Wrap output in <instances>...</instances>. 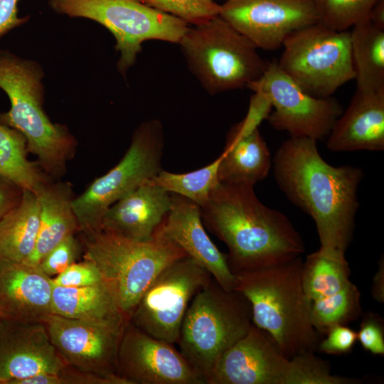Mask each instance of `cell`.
I'll use <instances>...</instances> for the list:
<instances>
[{"mask_svg":"<svg viewBox=\"0 0 384 384\" xmlns=\"http://www.w3.org/2000/svg\"><path fill=\"white\" fill-rule=\"evenodd\" d=\"M178 44L190 71L210 95L247 87L267 64L257 47L219 16L188 26Z\"/></svg>","mask_w":384,"mask_h":384,"instance_id":"cell-7","label":"cell"},{"mask_svg":"<svg viewBox=\"0 0 384 384\" xmlns=\"http://www.w3.org/2000/svg\"><path fill=\"white\" fill-rule=\"evenodd\" d=\"M220 156L218 176L222 183L254 186L268 176L272 165L270 149L258 127L242 121L227 134Z\"/></svg>","mask_w":384,"mask_h":384,"instance_id":"cell-22","label":"cell"},{"mask_svg":"<svg viewBox=\"0 0 384 384\" xmlns=\"http://www.w3.org/2000/svg\"><path fill=\"white\" fill-rule=\"evenodd\" d=\"M318 23L336 31H347L368 19L377 0H311Z\"/></svg>","mask_w":384,"mask_h":384,"instance_id":"cell-31","label":"cell"},{"mask_svg":"<svg viewBox=\"0 0 384 384\" xmlns=\"http://www.w3.org/2000/svg\"><path fill=\"white\" fill-rule=\"evenodd\" d=\"M171 203L170 193L146 182L107 210L101 229L134 240H149L169 212Z\"/></svg>","mask_w":384,"mask_h":384,"instance_id":"cell-21","label":"cell"},{"mask_svg":"<svg viewBox=\"0 0 384 384\" xmlns=\"http://www.w3.org/2000/svg\"><path fill=\"white\" fill-rule=\"evenodd\" d=\"M301 256L235 276V290L249 301L252 323L265 331L287 358L314 352L319 334L311 320V300L302 279Z\"/></svg>","mask_w":384,"mask_h":384,"instance_id":"cell-3","label":"cell"},{"mask_svg":"<svg viewBox=\"0 0 384 384\" xmlns=\"http://www.w3.org/2000/svg\"><path fill=\"white\" fill-rule=\"evenodd\" d=\"M384 261L383 257L379 262V268L373 278L372 294L379 302H384Z\"/></svg>","mask_w":384,"mask_h":384,"instance_id":"cell-41","label":"cell"},{"mask_svg":"<svg viewBox=\"0 0 384 384\" xmlns=\"http://www.w3.org/2000/svg\"><path fill=\"white\" fill-rule=\"evenodd\" d=\"M334 152L384 149V90H357L326 137Z\"/></svg>","mask_w":384,"mask_h":384,"instance_id":"cell-20","label":"cell"},{"mask_svg":"<svg viewBox=\"0 0 384 384\" xmlns=\"http://www.w3.org/2000/svg\"><path fill=\"white\" fill-rule=\"evenodd\" d=\"M349 276L345 252L334 249L320 247L303 261L302 284L311 302L342 289L350 281Z\"/></svg>","mask_w":384,"mask_h":384,"instance_id":"cell-27","label":"cell"},{"mask_svg":"<svg viewBox=\"0 0 384 384\" xmlns=\"http://www.w3.org/2000/svg\"><path fill=\"white\" fill-rule=\"evenodd\" d=\"M282 47L278 65L313 97H331L355 78L350 31H336L317 22L290 33Z\"/></svg>","mask_w":384,"mask_h":384,"instance_id":"cell-10","label":"cell"},{"mask_svg":"<svg viewBox=\"0 0 384 384\" xmlns=\"http://www.w3.org/2000/svg\"><path fill=\"white\" fill-rule=\"evenodd\" d=\"M52 314L100 322L129 321L105 282L82 287L53 285Z\"/></svg>","mask_w":384,"mask_h":384,"instance_id":"cell-24","label":"cell"},{"mask_svg":"<svg viewBox=\"0 0 384 384\" xmlns=\"http://www.w3.org/2000/svg\"><path fill=\"white\" fill-rule=\"evenodd\" d=\"M56 14L84 18L105 27L114 36L119 53L117 64L124 76L135 63L144 42L178 43L189 24L138 0H48Z\"/></svg>","mask_w":384,"mask_h":384,"instance_id":"cell-8","label":"cell"},{"mask_svg":"<svg viewBox=\"0 0 384 384\" xmlns=\"http://www.w3.org/2000/svg\"><path fill=\"white\" fill-rule=\"evenodd\" d=\"M39 221L36 193L23 190L18 203L0 220V258L26 262L35 247Z\"/></svg>","mask_w":384,"mask_h":384,"instance_id":"cell-25","label":"cell"},{"mask_svg":"<svg viewBox=\"0 0 384 384\" xmlns=\"http://www.w3.org/2000/svg\"><path fill=\"white\" fill-rule=\"evenodd\" d=\"M350 38L357 90H384V31L367 19L353 26Z\"/></svg>","mask_w":384,"mask_h":384,"instance_id":"cell-26","label":"cell"},{"mask_svg":"<svg viewBox=\"0 0 384 384\" xmlns=\"http://www.w3.org/2000/svg\"><path fill=\"white\" fill-rule=\"evenodd\" d=\"M316 143L302 137L283 142L272 159L274 176L289 201L314 221L321 247L346 252L353 238L364 174L351 165H331Z\"/></svg>","mask_w":384,"mask_h":384,"instance_id":"cell-1","label":"cell"},{"mask_svg":"<svg viewBox=\"0 0 384 384\" xmlns=\"http://www.w3.org/2000/svg\"><path fill=\"white\" fill-rule=\"evenodd\" d=\"M53 288L39 265L0 258V319L44 323L52 314Z\"/></svg>","mask_w":384,"mask_h":384,"instance_id":"cell-19","label":"cell"},{"mask_svg":"<svg viewBox=\"0 0 384 384\" xmlns=\"http://www.w3.org/2000/svg\"><path fill=\"white\" fill-rule=\"evenodd\" d=\"M16 384H130L120 375L105 376L82 371L68 365L57 373L42 374Z\"/></svg>","mask_w":384,"mask_h":384,"instance_id":"cell-34","label":"cell"},{"mask_svg":"<svg viewBox=\"0 0 384 384\" xmlns=\"http://www.w3.org/2000/svg\"><path fill=\"white\" fill-rule=\"evenodd\" d=\"M218 16L267 50L282 47L290 33L318 22L311 0H226Z\"/></svg>","mask_w":384,"mask_h":384,"instance_id":"cell-14","label":"cell"},{"mask_svg":"<svg viewBox=\"0 0 384 384\" xmlns=\"http://www.w3.org/2000/svg\"><path fill=\"white\" fill-rule=\"evenodd\" d=\"M357 341V333L346 325L331 328L326 337L319 342L317 348L327 354H343L349 352Z\"/></svg>","mask_w":384,"mask_h":384,"instance_id":"cell-38","label":"cell"},{"mask_svg":"<svg viewBox=\"0 0 384 384\" xmlns=\"http://www.w3.org/2000/svg\"><path fill=\"white\" fill-rule=\"evenodd\" d=\"M26 140L18 130L0 123V176L35 192L49 179L37 163L28 159Z\"/></svg>","mask_w":384,"mask_h":384,"instance_id":"cell-28","label":"cell"},{"mask_svg":"<svg viewBox=\"0 0 384 384\" xmlns=\"http://www.w3.org/2000/svg\"><path fill=\"white\" fill-rule=\"evenodd\" d=\"M247 88L264 95L274 110L267 119L279 131L290 137H302L316 141L327 137L343 106L332 97L319 98L302 90L278 65L267 63L262 75Z\"/></svg>","mask_w":384,"mask_h":384,"instance_id":"cell-12","label":"cell"},{"mask_svg":"<svg viewBox=\"0 0 384 384\" xmlns=\"http://www.w3.org/2000/svg\"><path fill=\"white\" fill-rule=\"evenodd\" d=\"M52 280L53 285L63 287H82L105 282L95 265L84 259L74 262Z\"/></svg>","mask_w":384,"mask_h":384,"instance_id":"cell-36","label":"cell"},{"mask_svg":"<svg viewBox=\"0 0 384 384\" xmlns=\"http://www.w3.org/2000/svg\"><path fill=\"white\" fill-rule=\"evenodd\" d=\"M189 25H198L218 16L220 5L214 0H138Z\"/></svg>","mask_w":384,"mask_h":384,"instance_id":"cell-33","label":"cell"},{"mask_svg":"<svg viewBox=\"0 0 384 384\" xmlns=\"http://www.w3.org/2000/svg\"><path fill=\"white\" fill-rule=\"evenodd\" d=\"M19 1L20 0H0V38L28 21V16H18Z\"/></svg>","mask_w":384,"mask_h":384,"instance_id":"cell-39","label":"cell"},{"mask_svg":"<svg viewBox=\"0 0 384 384\" xmlns=\"http://www.w3.org/2000/svg\"><path fill=\"white\" fill-rule=\"evenodd\" d=\"M368 20L374 26L384 31V0H377L370 11Z\"/></svg>","mask_w":384,"mask_h":384,"instance_id":"cell-42","label":"cell"},{"mask_svg":"<svg viewBox=\"0 0 384 384\" xmlns=\"http://www.w3.org/2000/svg\"><path fill=\"white\" fill-rule=\"evenodd\" d=\"M249 301L224 289L213 278L192 299L177 344L179 351L206 384L222 355L252 325Z\"/></svg>","mask_w":384,"mask_h":384,"instance_id":"cell-6","label":"cell"},{"mask_svg":"<svg viewBox=\"0 0 384 384\" xmlns=\"http://www.w3.org/2000/svg\"><path fill=\"white\" fill-rule=\"evenodd\" d=\"M171 208L159 228L203 267L225 290H235V276L205 230L201 208L191 200L170 193Z\"/></svg>","mask_w":384,"mask_h":384,"instance_id":"cell-18","label":"cell"},{"mask_svg":"<svg viewBox=\"0 0 384 384\" xmlns=\"http://www.w3.org/2000/svg\"><path fill=\"white\" fill-rule=\"evenodd\" d=\"M357 340L370 353L383 356L384 333L381 319L375 314L366 315L357 333Z\"/></svg>","mask_w":384,"mask_h":384,"instance_id":"cell-37","label":"cell"},{"mask_svg":"<svg viewBox=\"0 0 384 384\" xmlns=\"http://www.w3.org/2000/svg\"><path fill=\"white\" fill-rule=\"evenodd\" d=\"M220 159V155L207 166L187 173L176 174L161 169L147 183L185 197L202 208L220 183L218 172Z\"/></svg>","mask_w":384,"mask_h":384,"instance_id":"cell-29","label":"cell"},{"mask_svg":"<svg viewBox=\"0 0 384 384\" xmlns=\"http://www.w3.org/2000/svg\"><path fill=\"white\" fill-rule=\"evenodd\" d=\"M164 147L161 122L154 119L142 123L120 161L74 197L79 232L100 230L103 215L112 204L156 176L161 170Z\"/></svg>","mask_w":384,"mask_h":384,"instance_id":"cell-9","label":"cell"},{"mask_svg":"<svg viewBox=\"0 0 384 384\" xmlns=\"http://www.w3.org/2000/svg\"><path fill=\"white\" fill-rule=\"evenodd\" d=\"M67 366L42 322H6L0 334V384H16Z\"/></svg>","mask_w":384,"mask_h":384,"instance_id":"cell-17","label":"cell"},{"mask_svg":"<svg viewBox=\"0 0 384 384\" xmlns=\"http://www.w3.org/2000/svg\"><path fill=\"white\" fill-rule=\"evenodd\" d=\"M22 193L20 187L0 176V220L18 203Z\"/></svg>","mask_w":384,"mask_h":384,"instance_id":"cell-40","label":"cell"},{"mask_svg":"<svg viewBox=\"0 0 384 384\" xmlns=\"http://www.w3.org/2000/svg\"><path fill=\"white\" fill-rule=\"evenodd\" d=\"M129 321H92L51 314L44 324L67 365L82 371L116 376L119 375V346Z\"/></svg>","mask_w":384,"mask_h":384,"instance_id":"cell-13","label":"cell"},{"mask_svg":"<svg viewBox=\"0 0 384 384\" xmlns=\"http://www.w3.org/2000/svg\"><path fill=\"white\" fill-rule=\"evenodd\" d=\"M201 212L203 225L228 247L233 274L277 265L305 250L290 220L264 205L254 186L220 182Z\"/></svg>","mask_w":384,"mask_h":384,"instance_id":"cell-2","label":"cell"},{"mask_svg":"<svg viewBox=\"0 0 384 384\" xmlns=\"http://www.w3.org/2000/svg\"><path fill=\"white\" fill-rule=\"evenodd\" d=\"M82 255V245L76 234H72L50 250L41 260L43 272L53 278L77 262Z\"/></svg>","mask_w":384,"mask_h":384,"instance_id":"cell-35","label":"cell"},{"mask_svg":"<svg viewBox=\"0 0 384 384\" xmlns=\"http://www.w3.org/2000/svg\"><path fill=\"white\" fill-rule=\"evenodd\" d=\"M43 77L37 62L0 50V88L11 102L10 110L0 114V123L20 132L42 170L59 177L75 154L77 141L65 125L53 123L46 114Z\"/></svg>","mask_w":384,"mask_h":384,"instance_id":"cell-4","label":"cell"},{"mask_svg":"<svg viewBox=\"0 0 384 384\" xmlns=\"http://www.w3.org/2000/svg\"><path fill=\"white\" fill-rule=\"evenodd\" d=\"M2 327H3V321L0 319V334H1Z\"/></svg>","mask_w":384,"mask_h":384,"instance_id":"cell-43","label":"cell"},{"mask_svg":"<svg viewBox=\"0 0 384 384\" xmlns=\"http://www.w3.org/2000/svg\"><path fill=\"white\" fill-rule=\"evenodd\" d=\"M361 313V293L349 281L338 292L311 302V320L318 334H326L334 326L357 319Z\"/></svg>","mask_w":384,"mask_h":384,"instance_id":"cell-30","label":"cell"},{"mask_svg":"<svg viewBox=\"0 0 384 384\" xmlns=\"http://www.w3.org/2000/svg\"><path fill=\"white\" fill-rule=\"evenodd\" d=\"M359 380L331 373L328 364L314 355L305 352L289 358L285 384H358Z\"/></svg>","mask_w":384,"mask_h":384,"instance_id":"cell-32","label":"cell"},{"mask_svg":"<svg viewBox=\"0 0 384 384\" xmlns=\"http://www.w3.org/2000/svg\"><path fill=\"white\" fill-rule=\"evenodd\" d=\"M289 358L254 324L215 366L206 384H285Z\"/></svg>","mask_w":384,"mask_h":384,"instance_id":"cell-16","label":"cell"},{"mask_svg":"<svg viewBox=\"0 0 384 384\" xmlns=\"http://www.w3.org/2000/svg\"><path fill=\"white\" fill-rule=\"evenodd\" d=\"M82 259L92 262L129 320L139 299L158 274L187 256L159 228L146 241L131 240L103 229L81 233Z\"/></svg>","mask_w":384,"mask_h":384,"instance_id":"cell-5","label":"cell"},{"mask_svg":"<svg viewBox=\"0 0 384 384\" xmlns=\"http://www.w3.org/2000/svg\"><path fill=\"white\" fill-rule=\"evenodd\" d=\"M40 206V221L33 252L25 262L38 265L43 257L68 236L79 232L70 183L48 180L35 191Z\"/></svg>","mask_w":384,"mask_h":384,"instance_id":"cell-23","label":"cell"},{"mask_svg":"<svg viewBox=\"0 0 384 384\" xmlns=\"http://www.w3.org/2000/svg\"><path fill=\"white\" fill-rule=\"evenodd\" d=\"M213 279L188 256L163 270L145 290L129 321L147 334L177 343L182 322L196 294Z\"/></svg>","mask_w":384,"mask_h":384,"instance_id":"cell-11","label":"cell"},{"mask_svg":"<svg viewBox=\"0 0 384 384\" xmlns=\"http://www.w3.org/2000/svg\"><path fill=\"white\" fill-rule=\"evenodd\" d=\"M174 345L129 321L119 346L118 374L130 384H206Z\"/></svg>","mask_w":384,"mask_h":384,"instance_id":"cell-15","label":"cell"}]
</instances>
